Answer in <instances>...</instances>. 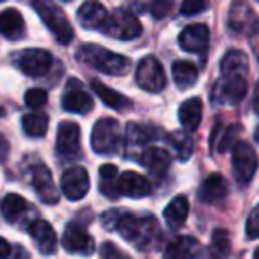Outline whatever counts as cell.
I'll list each match as a JSON object with an SVG mask.
<instances>
[{
  "label": "cell",
  "mask_w": 259,
  "mask_h": 259,
  "mask_svg": "<svg viewBox=\"0 0 259 259\" xmlns=\"http://www.w3.org/2000/svg\"><path fill=\"white\" fill-rule=\"evenodd\" d=\"M9 254H11V247L4 238H0V259L9 257Z\"/></svg>",
  "instance_id": "cell-42"
},
{
  "label": "cell",
  "mask_w": 259,
  "mask_h": 259,
  "mask_svg": "<svg viewBox=\"0 0 259 259\" xmlns=\"http://www.w3.org/2000/svg\"><path fill=\"white\" fill-rule=\"evenodd\" d=\"M208 8V0H183L181 2V15L183 16H195Z\"/></svg>",
  "instance_id": "cell-37"
},
{
  "label": "cell",
  "mask_w": 259,
  "mask_h": 259,
  "mask_svg": "<svg viewBox=\"0 0 259 259\" xmlns=\"http://www.w3.org/2000/svg\"><path fill=\"white\" fill-rule=\"evenodd\" d=\"M48 101V94L45 89H39V87H34V89H29L25 93V105L32 110H37L43 105H47Z\"/></svg>",
  "instance_id": "cell-35"
},
{
  "label": "cell",
  "mask_w": 259,
  "mask_h": 259,
  "mask_svg": "<svg viewBox=\"0 0 259 259\" xmlns=\"http://www.w3.org/2000/svg\"><path fill=\"white\" fill-rule=\"evenodd\" d=\"M119 215H121V211H117V209H110V211H107L103 215V224L107 229H115V224H117V219Z\"/></svg>",
  "instance_id": "cell-40"
},
{
  "label": "cell",
  "mask_w": 259,
  "mask_h": 259,
  "mask_svg": "<svg viewBox=\"0 0 259 259\" xmlns=\"http://www.w3.org/2000/svg\"><path fill=\"white\" fill-rule=\"evenodd\" d=\"M91 87H93L94 94H96L108 108H114V110H126V108L132 107V101H130L124 94H121V93H117V91L110 89V87L103 85V83L98 82V80H93V82H91Z\"/></svg>",
  "instance_id": "cell-26"
},
{
  "label": "cell",
  "mask_w": 259,
  "mask_h": 259,
  "mask_svg": "<svg viewBox=\"0 0 259 259\" xmlns=\"http://www.w3.org/2000/svg\"><path fill=\"white\" fill-rule=\"evenodd\" d=\"M15 64L27 76H43L52 66V54L43 48H27L15 54Z\"/></svg>",
  "instance_id": "cell-8"
},
{
  "label": "cell",
  "mask_w": 259,
  "mask_h": 259,
  "mask_svg": "<svg viewBox=\"0 0 259 259\" xmlns=\"http://www.w3.org/2000/svg\"><path fill=\"white\" fill-rule=\"evenodd\" d=\"M188 209H190V204H188V199L185 195L174 197L167 204L165 211H163V219H165L167 226L172 227V229H178V227L183 226L188 217Z\"/></svg>",
  "instance_id": "cell-28"
},
{
  "label": "cell",
  "mask_w": 259,
  "mask_h": 259,
  "mask_svg": "<svg viewBox=\"0 0 259 259\" xmlns=\"http://www.w3.org/2000/svg\"><path fill=\"white\" fill-rule=\"evenodd\" d=\"M8 153H9V144H8V141H6L4 135L0 134V162L8 158Z\"/></svg>",
  "instance_id": "cell-41"
},
{
  "label": "cell",
  "mask_w": 259,
  "mask_h": 259,
  "mask_svg": "<svg viewBox=\"0 0 259 259\" xmlns=\"http://www.w3.org/2000/svg\"><path fill=\"white\" fill-rule=\"evenodd\" d=\"M247 94V78L245 76H222L215 83L211 93L213 103L236 105Z\"/></svg>",
  "instance_id": "cell-9"
},
{
  "label": "cell",
  "mask_w": 259,
  "mask_h": 259,
  "mask_svg": "<svg viewBox=\"0 0 259 259\" xmlns=\"http://www.w3.org/2000/svg\"><path fill=\"white\" fill-rule=\"evenodd\" d=\"M0 2H4V0H0Z\"/></svg>",
  "instance_id": "cell-45"
},
{
  "label": "cell",
  "mask_w": 259,
  "mask_h": 259,
  "mask_svg": "<svg viewBox=\"0 0 259 259\" xmlns=\"http://www.w3.org/2000/svg\"><path fill=\"white\" fill-rule=\"evenodd\" d=\"M126 137H128V144L132 146H144L149 144L155 137V130L149 128V126H141V124H128L126 130Z\"/></svg>",
  "instance_id": "cell-33"
},
{
  "label": "cell",
  "mask_w": 259,
  "mask_h": 259,
  "mask_svg": "<svg viewBox=\"0 0 259 259\" xmlns=\"http://www.w3.org/2000/svg\"><path fill=\"white\" fill-rule=\"evenodd\" d=\"M172 8H174V0H151L149 13H151L153 18L162 20L172 11Z\"/></svg>",
  "instance_id": "cell-36"
},
{
  "label": "cell",
  "mask_w": 259,
  "mask_h": 259,
  "mask_svg": "<svg viewBox=\"0 0 259 259\" xmlns=\"http://www.w3.org/2000/svg\"><path fill=\"white\" fill-rule=\"evenodd\" d=\"M62 247L69 254L78 255H91L94 252V240L89 233L82 229L76 224H69L62 234Z\"/></svg>",
  "instance_id": "cell-13"
},
{
  "label": "cell",
  "mask_w": 259,
  "mask_h": 259,
  "mask_svg": "<svg viewBox=\"0 0 259 259\" xmlns=\"http://www.w3.org/2000/svg\"><path fill=\"white\" fill-rule=\"evenodd\" d=\"M29 233L32 236V240L36 241L41 254H55V250H57V234H55L54 227L47 220H34L29 227Z\"/></svg>",
  "instance_id": "cell-17"
},
{
  "label": "cell",
  "mask_w": 259,
  "mask_h": 259,
  "mask_svg": "<svg viewBox=\"0 0 259 259\" xmlns=\"http://www.w3.org/2000/svg\"><path fill=\"white\" fill-rule=\"evenodd\" d=\"M100 190L105 197L117 199L119 192V169L112 163H105L100 167Z\"/></svg>",
  "instance_id": "cell-29"
},
{
  "label": "cell",
  "mask_w": 259,
  "mask_h": 259,
  "mask_svg": "<svg viewBox=\"0 0 259 259\" xmlns=\"http://www.w3.org/2000/svg\"><path fill=\"white\" fill-rule=\"evenodd\" d=\"M167 142H169V146L172 148V153L180 162H185V160H188L192 156L194 141L188 135V132H172L167 137Z\"/></svg>",
  "instance_id": "cell-31"
},
{
  "label": "cell",
  "mask_w": 259,
  "mask_h": 259,
  "mask_svg": "<svg viewBox=\"0 0 259 259\" xmlns=\"http://www.w3.org/2000/svg\"><path fill=\"white\" fill-rule=\"evenodd\" d=\"M254 259H259V247H257V250L254 252Z\"/></svg>",
  "instance_id": "cell-44"
},
{
  "label": "cell",
  "mask_w": 259,
  "mask_h": 259,
  "mask_svg": "<svg viewBox=\"0 0 259 259\" xmlns=\"http://www.w3.org/2000/svg\"><path fill=\"white\" fill-rule=\"evenodd\" d=\"M139 162H141L151 174H155V176H163V174L169 170L172 158H170V155L165 149L151 146V148H146L144 151L141 153Z\"/></svg>",
  "instance_id": "cell-20"
},
{
  "label": "cell",
  "mask_w": 259,
  "mask_h": 259,
  "mask_svg": "<svg viewBox=\"0 0 259 259\" xmlns=\"http://www.w3.org/2000/svg\"><path fill=\"white\" fill-rule=\"evenodd\" d=\"M48 122H50V119L45 112H32V114H25L22 117L23 132L34 139H39L47 134Z\"/></svg>",
  "instance_id": "cell-32"
},
{
  "label": "cell",
  "mask_w": 259,
  "mask_h": 259,
  "mask_svg": "<svg viewBox=\"0 0 259 259\" xmlns=\"http://www.w3.org/2000/svg\"><path fill=\"white\" fill-rule=\"evenodd\" d=\"M211 250L219 259H224V257H227V255H229L231 243H229V236H227V233L224 229H217L215 233H213Z\"/></svg>",
  "instance_id": "cell-34"
},
{
  "label": "cell",
  "mask_w": 259,
  "mask_h": 259,
  "mask_svg": "<svg viewBox=\"0 0 259 259\" xmlns=\"http://www.w3.org/2000/svg\"><path fill=\"white\" fill-rule=\"evenodd\" d=\"M101 259H132V257L128 254H124L119 247H115L114 243L107 241V243L101 245Z\"/></svg>",
  "instance_id": "cell-39"
},
{
  "label": "cell",
  "mask_w": 259,
  "mask_h": 259,
  "mask_svg": "<svg viewBox=\"0 0 259 259\" xmlns=\"http://www.w3.org/2000/svg\"><path fill=\"white\" fill-rule=\"evenodd\" d=\"M254 137H255V141H257V144H259V126H257V130H255Z\"/></svg>",
  "instance_id": "cell-43"
},
{
  "label": "cell",
  "mask_w": 259,
  "mask_h": 259,
  "mask_svg": "<svg viewBox=\"0 0 259 259\" xmlns=\"http://www.w3.org/2000/svg\"><path fill=\"white\" fill-rule=\"evenodd\" d=\"M135 82L141 89L148 91V93H160L163 91L167 83V76L163 71L162 62L153 55L144 57L137 66L135 71Z\"/></svg>",
  "instance_id": "cell-7"
},
{
  "label": "cell",
  "mask_w": 259,
  "mask_h": 259,
  "mask_svg": "<svg viewBox=\"0 0 259 259\" xmlns=\"http://www.w3.org/2000/svg\"><path fill=\"white\" fill-rule=\"evenodd\" d=\"M29 208H30L29 202L18 194H8L2 199V202H0V213H2V217L11 224L18 222V220L29 211Z\"/></svg>",
  "instance_id": "cell-27"
},
{
  "label": "cell",
  "mask_w": 259,
  "mask_h": 259,
  "mask_svg": "<svg viewBox=\"0 0 259 259\" xmlns=\"http://www.w3.org/2000/svg\"><path fill=\"white\" fill-rule=\"evenodd\" d=\"M32 187L36 190L37 197L45 204H57L59 202V190L54 183L52 172L47 165H36L32 169Z\"/></svg>",
  "instance_id": "cell-15"
},
{
  "label": "cell",
  "mask_w": 259,
  "mask_h": 259,
  "mask_svg": "<svg viewBox=\"0 0 259 259\" xmlns=\"http://www.w3.org/2000/svg\"><path fill=\"white\" fill-rule=\"evenodd\" d=\"M101 32L119 41H132L142 34V25L132 11L115 9L114 13H108L107 22L101 27Z\"/></svg>",
  "instance_id": "cell-5"
},
{
  "label": "cell",
  "mask_w": 259,
  "mask_h": 259,
  "mask_svg": "<svg viewBox=\"0 0 259 259\" xmlns=\"http://www.w3.org/2000/svg\"><path fill=\"white\" fill-rule=\"evenodd\" d=\"M172 78L180 89H188L192 87L199 78V71L192 62L187 61H176L172 64Z\"/></svg>",
  "instance_id": "cell-30"
},
{
  "label": "cell",
  "mask_w": 259,
  "mask_h": 259,
  "mask_svg": "<svg viewBox=\"0 0 259 259\" xmlns=\"http://www.w3.org/2000/svg\"><path fill=\"white\" fill-rule=\"evenodd\" d=\"M254 18V11L247 0H233L229 8V16H227V23L233 32H243L247 27H250Z\"/></svg>",
  "instance_id": "cell-22"
},
{
  "label": "cell",
  "mask_w": 259,
  "mask_h": 259,
  "mask_svg": "<svg viewBox=\"0 0 259 259\" xmlns=\"http://www.w3.org/2000/svg\"><path fill=\"white\" fill-rule=\"evenodd\" d=\"M231 162H233V174L240 185H248L257 170L259 160L254 148L248 142L238 141L233 146L231 153Z\"/></svg>",
  "instance_id": "cell-6"
},
{
  "label": "cell",
  "mask_w": 259,
  "mask_h": 259,
  "mask_svg": "<svg viewBox=\"0 0 259 259\" xmlns=\"http://www.w3.org/2000/svg\"><path fill=\"white\" fill-rule=\"evenodd\" d=\"M61 190L69 201H80L89 192V174L83 167H69L61 178Z\"/></svg>",
  "instance_id": "cell-11"
},
{
  "label": "cell",
  "mask_w": 259,
  "mask_h": 259,
  "mask_svg": "<svg viewBox=\"0 0 259 259\" xmlns=\"http://www.w3.org/2000/svg\"><path fill=\"white\" fill-rule=\"evenodd\" d=\"M247 236L250 238V240H255V238H259V206H255L254 209L250 211V215H248L247 219Z\"/></svg>",
  "instance_id": "cell-38"
},
{
  "label": "cell",
  "mask_w": 259,
  "mask_h": 259,
  "mask_svg": "<svg viewBox=\"0 0 259 259\" xmlns=\"http://www.w3.org/2000/svg\"><path fill=\"white\" fill-rule=\"evenodd\" d=\"M119 192L126 197L141 199L151 194V185L142 174L128 170V172H122L119 176Z\"/></svg>",
  "instance_id": "cell-18"
},
{
  "label": "cell",
  "mask_w": 259,
  "mask_h": 259,
  "mask_svg": "<svg viewBox=\"0 0 259 259\" xmlns=\"http://www.w3.org/2000/svg\"><path fill=\"white\" fill-rule=\"evenodd\" d=\"M107 9L101 2L98 0H87L78 8V13H76V20L78 23L83 27V29L89 30H101V27L107 22Z\"/></svg>",
  "instance_id": "cell-16"
},
{
  "label": "cell",
  "mask_w": 259,
  "mask_h": 259,
  "mask_svg": "<svg viewBox=\"0 0 259 259\" xmlns=\"http://www.w3.org/2000/svg\"><path fill=\"white\" fill-rule=\"evenodd\" d=\"M222 76H247L248 57L241 50H229L220 61Z\"/></svg>",
  "instance_id": "cell-25"
},
{
  "label": "cell",
  "mask_w": 259,
  "mask_h": 259,
  "mask_svg": "<svg viewBox=\"0 0 259 259\" xmlns=\"http://www.w3.org/2000/svg\"><path fill=\"white\" fill-rule=\"evenodd\" d=\"M93 98L82 89V83L78 80H69L62 94V108L73 114H87L89 110H93Z\"/></svg>",
  "instance_id": "cell-12"
},
{
  "label": "cell",
  "mask_w": 259,
  "mask_h": 259,
  "mask_svg": "<svg viewBox=\"0 0 259 259\" xmlns=\"http://www.w3.org/2000/svg\"><path fill=\"white\" fill-rule=\"evenodd\" d=\"M115 229L128 243L135 245L141 250L151 247L160 233L155 217H137L132 213H121L117 224H115Z\"/></svg>",
  "instance_id": "cell-1"
},
{
  "label": "cell",
  "mask_w": 259,
  "mask_h": 259,
  "mask_svg": "<svg viewBox=\"0 0 259 259\" xmlns=\"http://www.w3.org/2000/svg\"><path fill=\"white\" fill-rule=\"evenodd\" d=\"M30 4L59 43L68 45L73 39L75 32H73L71 23H69L68 16L64 15V11L55 4L54 0H30Z\"/></svg>",
  "instance_id": "cell-3"
},
{
  "label": "cell",
  "mask_w": 259,
  "mask_h": 259,
  "mask_svg": "<svg viewBox=\"0 0 259 259\" xmlns=\"http://www.w3.org/2000/svg\"><path fill=\"white\" fill-rule=\"evenodd\" d=\"M226 195L227 183L224 180V176H220V174H209L201 183V188H199V201L206 202V204L222 201Z\"/></svg>",
  "instance_id": "cell-24"
},
{
  "label": "cell",
  "mask_w": 259,
  "mask_h": 259,
  "mask_svg": "<svg viewBox=\"0 0 259 259\" xmlns=\"http://www.w3.org/2000/svg\"><path fill=\"white\" fill-rule=\"evenodd\" d=\"M0 34L9 41H18L25 36V20L18 9H6L0 13Z\"/></svg>",
  "instance_id": "cell-19"
},
{
  "label": "cell",
  "mask_w": 259,
  "mask_h": 259,
  "mask_svg": "<svg viewBox=\"0 0 259 259\" xmlns=\"http://www.w3.org/2000/svg\"><path fill=\"white\" fill-rule=\"evenodd\" d=\"M57 155L66 160H73L80 156V126L71 121H62L57 130L55 139Z\"/></svg>",
  "instance_id": "cell-10"
},
{
  "label": "cell",
  "mask_w": 259,
  "mask_h": 259,
  "mask_svg": "<svg viewBox=\"0 0 259 259\" xmlns=\"http://www.w3.org/2000/svg\"><path fill=\"white\" fill-rule=\"evenodd\" d=\"M91 148H93L94 153L103 156H112L121 151V126H119V122L115 119L105 117L96 121L93 132H91Z\"/></svg>",
  "instance_id": "cell-4"
},
{
  "label": "cell",
  "mask_w": 259,
  "mask_h": 259,
  "mask_svg": "<svg viewBox=\"0 0 259 259\" xmlns=\"http://www.w3.org/2000/svg\"><path fill=\"white\" fill-rule=\"evenodd\" d=\"M201 252V243L194 236H178L163 252V259H195Z\"/></svg>",
  "instance_id": "cell-21"
},
{
  "label": "cell",
  "mask_w": 259,
  "mask_h": 259,
  "mask_svg": "<svg viewBox=\"0 0 259 259\" xmlns=\"http://www.w3.org/2000/svg\"><path fill=\"white\" fill-rule=\"evenodd\" d=\"M178 43H180L181 50L188 52V54H202L209 45V29L202 23L185 27L180 32Z\"/></svg>",
  "instance_id": "cell-14"
},
{
  "label": "cell",
  "mask_w": 259,
  "mask_h": 259,
  "mask_svg": "<svg viewBox=\"0 0 259 259\" xmlns=\"http://www.w3.org/2000/svg\"><path fill=\"white\" fill-rule=\"evenodd\" d=\"M76 59L82 64L110 76H122L130 69V59L100 45H82L76 50Z\"/></svg>",
  "instance_id": "cell-2"
},
{
  "label": "cell",
  "mask_w": 259,
  "mask_h": 259,
  "mask_svg": "<svg viewBox=\"0 0 259 259\" xmlns=\"http://www.w3.org/2000/svg\"><path fill=\"white\" fill-rule=\"evenodd\" d=\"M178 117H180L181 126L185 132H195L201 126L202 121V101L201 98H190V100L183 101L178 110Z\"/></svg>",
  "instance_id": "cell-23"
}]
</instances>
